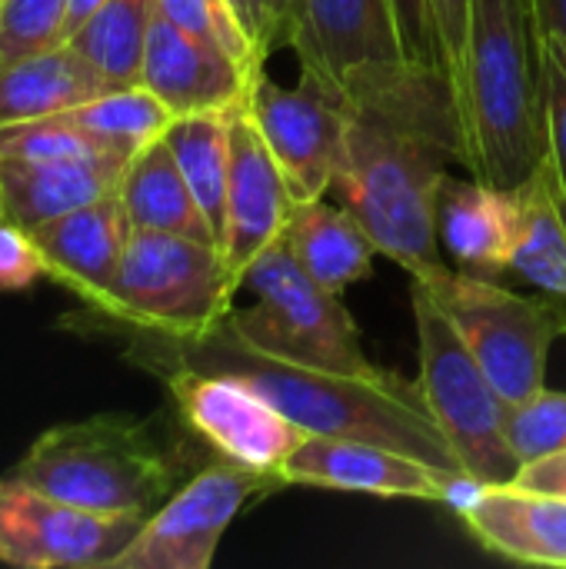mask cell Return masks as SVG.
<instances>
[{"mask_svg": "<svg viewBox=\"0 0 566 569\" xmlns=\"http://www.w3.org/2000/svg\"><path fill=\"white\" fill-rule=\"evenodd\" d=\"M457 513L487 553L530 567L566 569V497L514 483H480Z\"/></svg>", "mask_w": 566, "mask_h": 569, "instance_id": "obj_18", "label": "cell"}, {"mask_svg": "<svg viewBox=\"0 0 566 569\" xmlns=\"http://www.w3.org/2000/svg\"><path fill=\"white\" fill-rule=\"evenodd\" d=\"M520 197V237L510 273L534 283L566 323V213L564 187L544 157L537 170L514 187Z\"/></svg>", "mask_w": 566, "mask_h": 569, "instance_id": "obj_23", "label": "cell"}, {"mask_svg": "<svg viewBox=\"0 0 566 569\" xmlns=\"http://www.w3.org/2000/svg\"><path fill=\"white\" fill-rule=\"evenodd\" d=\"M0 220H3V213H0Z\"/></svg>", "mask_w": 566, "mask_h": 569, "instance_id": "obj_41", "label": "cell"}, {"mask_svg": "<svg viewBox=\"0 0 566 569\" xmlns=\"http://www.w3.org/2000/svg\"><path fill=\"white\" fill-rule=\"evenodd\" d=\"M107 90L100 70L70 43L0 63V127L67 113Z\"/></svg>", "mask_w": 566, "mask_h": 569, "instance_id": "obj_22", "label": "cell"}, {"mask_svg": "<svg viewBox=\"0 0 566 569\" xmlns=\"http://www.w3.org/2000/svg\"><path fill=\"white\" fill-rule=\"evenodd\" d=\"M394 7H397V20H400V30H404V37H407L410 53H414L424 67L440 70L437 33H434V17H430L427 0H394Z\"/></svg>", "mask_w": 566, "mask_h": 569, "instance_id": "obj_34", "label": "cell"}, {"mask_svg": "<svg viewBox=\"0 0 566 569\" xmlns=\"http://www.w3.org/2000/svg\"><path fill=\"white\" fill-rule=\"evenodd\" d=\"M437 230L440 247L457 260V270L497 280L514 267L520 197L514 187H494L477 177H447L437 207Z\"/></svg>", "mask_w": 566, "mask_h": 569, "instance_id": "obj_19", "label": "cell"}, {"mask_svg": "<svg viewBox=\"0 0 566 569\" xmlns=\"http://www.w3.org/2000/svg\"><path fill=\"white\" fill-rule=\"evenodd\" d=\"M143 520L147 517L83 510L7 477L0 480V563L17 569H110L133 543Z\"/></svg>", "mask_w": 566, "mask_h": 569, "instance_id": "obj_12", "label": "cell"}, {"mask_svg": "<svg viewBox=\"0 0 566 569\" xmlns=\"http://www.w3.org/2000/svg\"><path fill=\"white\" fill-rule=\"evenodd\" d=\"M67 117L90 137H97L110 153H120L127 160H133L143 147L157 143L177 120L173 110L143 83L107 90L67 110Z\"/></svg>", "mask_w": 566, "mask_h": 569, "instance_id": "obj_27", "label": "cell"}, {"mask_svg": "<svg viewBox=\"0 0 566 569\" xmlns=\"http://www.w3.org/2000/svg\"><path fill=\"white\" fill-rule=\"evenodd\" d=\"M107 0H67V40L77 27H83Z\"/></svg>", "mask_w": 566, "mask_h": 569, "instance_id": "obj_39", "label": "cell"}, {"mask_svg": "<svg viewBox=\"0 0 566 569\" xmlns=\"http://www.w3.org/2000/svg\"><path fill=\"white\" fill-rule=\"evenodd\" d=\"M280 240L304 273L337 297L364 283L377 257L360 220L344 203H327L324 197L297 203Z\"/></svg>", "mask_w": 566, "mask_h": 569, "instance_id": "obj_21", "label": "cell"}, {"mask_svg": "<svg viewBox=\"0 0 566 569\" xmlns=\"http://www.w3.org/2000/svg\"><path fill=\"white\" fill-rule=\"evenodd\" d=\"M234 10L240 13L244 27L250 30V37L257 40V47L264 50V57H270V40H267V13H264V0H230Z\"/></svg>", "mask_w": 566, "mask_h": 569, "instance_id": "obj_36", "label": "cell"}, {"mask_svg": "<svg viewBox=\"0 0 566 569\" xmlns=\"http://www.w3.org/2000/svg\"><path fill=\"white\" fill-rule=\"evenodd\" d=\"M410 303L420 363L417 387L440 433L477 483H510L520 470L507 440L510 403L490 383L454 320L420 280H410Z\"/></svg>", "mask_w": 566, "mask_h": 569, "instance_id": "obj_8", "label": "cell"}, {"mask_svg": "<svg viewBox=\"0 0 566 569\" xmlns=\"http://www.w3.org/2000/svg\"><path fill=\"white\" fill-rule=\"evenodd\" d=\"M280 487H317L387 500H424L460 507L480 483L460 470L437 467L417 453L357 440L307 433L277 473Z\"/></svg>", "mask_w": 566, "mask_h": 569, "instance_id": "obj_13", "label": "cell"}, {"mask_svg": "<svg viewBox=\"0 0 566 569\" xmlns=\"http://www.w3.org/2000/svg\"><path fill=\"white\" fill-rule=\"evenodd\" d=\"M254 80L257 73L237 63L230 53L177 27L160 10L153 13L140 83L153 90L173 110V117L237 110L247 100Z\"/></svg>", "mask_w": 566, "mask_h": 569, "instance_id": "obj_16", "label": "cell"}, {"mask_svg": "<svg viewBox=\"0 0 566 569\" xmlns=\"http://www.w3.org/2000/svg\"><path fill=\"white\" fill-rule=\"evenodd\" d=\"M163 363V383L190 433H197L220 460L277 480L280 467L307 433L264 393L227 370H203L180 360Z\"/></svg>", "mask_w": 566, "mask_h": 569, "instance_id": "obj_10", "label": "cell"}, {"mask_svg": "<svg viewBox=\"0 0 566 569\" xmlns=\"http://www.w3.org/2000/svg\"><path fill=\"white\" fill-rule=\"evenodd\" d=\"M287 47L300 80L347 113L427 130L454 143L464 163L457 97L440 70L410 53L394 0H294Z\"/></svg>", "mask_w": 566, "mask_h": 569, "instance_id": "obj_1", "label": "cell"}, {"mask_svg": "<svg viewBox=\"0 0 566 569\" xmlns=\"http://www.w3.org/2000/svg\"><path fill=\"white\" fill-rule=\"evenodd\" d=\"M544 67V157L550 160L566 193V43L540 33Z\"/></svg>", "mask_w": 566, "mask_h": 569, "instance_id": "obj_32", "label": "cell"}, {"mask_svg": "<svg viewBox=\"0 0 566 569\" xmlns=\"http://www.w3.org/2000/svg\"><path fill=\"white\" fill-rule=\"evenodd\" d=\"M280 483L267 473L217 460L177 487L140 527L110 569H210L234 517Z\"/></svg>", "mask_w": 566, "mask_h": 569, "instance_id": "obj_11", "label": "cell"}, {"mask_svg": "<svg viewBox=\"0 0 566 569\" xmlns=\"http://www.w3.org/2000/svg\"><path fill=\"white\" fill-rule=\"evenodd\" d=\"M237 290L240 283L220 247L163 230H133L123 263L93 313L147 340L200 343L230 317Z\"/></svg>", "mask_w": 566, "mask_h": 569, "instance_id": "obj_6", "label": "cell"}, {"mask_svg": "<svg viewBox=\"0 0 566 569\" xmlns=\"http://www.w3.org/2000/svg\"><path fill=\"white\" fill-rule=\"evenodd\" d=\"M510 483L524 487V490L550 493V497H566V450L530 460V463H520V470Z\"/></svg>", "mask_w": 566, "mask_h": 569, "instance_id": "obj_35", "label": "cell"}, {"mask_svg": "<svg viewBox=\"0 0 566 569\" xmlns=\"http://www.w3.org/2000/svg\"><path fill=\"white\" fill-rule=\"evenodd\" d=\"M264 13H267V40H270V50H277V47L287 43L294 0H264Z\"/></svg>", "mask_w": 566, "mask_h": 569, "instance_id": "obj_37", "label": "cell"}, {"mask_svg": "<svg viewBox=\"0 0 566 569\" xmlns=\"http://www.w3.org/2000/svg\"><path fill=\"white\" fill-rule=\"evenodd\" d=\"M247 110L290 187V197L297 203L327 197L337 180L350 113L314 83L300 80L297 87H284L267 77V70L257 73Z\"/></svg>", "mask_w": 566, "mask_h": 569, "instance_id": "obj_14", "label": "cell"}, {"mask_svg": "<svg viewBox=\"0 0 566 569\" xmlns=\"http://www.w3.org/2000/svg\"><path fill=\"white\" fill-rule=\"evenodd\" d=\"M564 213H566V197H564Z\"/></svg>", "mask_w": 566, "mask_h": 569, "instance_id": "obj_40", "label": "cell"}, {"mask_svg": "<svg viewBox=\"0 0 566 569\" xmlns=\"http://www.w3.org/2000/svg\"><path fill=\"white\" fill-rule=\"evenodd\" d=\"M464 170L524 183L544 160V67L534 0H470L460 83Z\"/></svg>", "mask_w": 566, "mask_h": 569, "instance_id": "obj_3", "label": "cell"}, {"mask_svg": "<svg viewBox=\"0 0 566 569\" xmlns=\"http://www.w3.org/2000/svg\"><path fill=\"white\" fill-rule=\"evenodd\" d=\"M294 207L297 200L244 100L230 117V177L220 240L224 260L240 287L247 267L284 237Z\"/></svg>", "mask_w": 566, "mask_h": 569, "instance_id": "obj_15", "label": "cell"}, {"mask_svg": "<svg viewBox=\"0 0 566 569\" xmlns=\"http://www.w3.org/2000/svg\"><path fill=\"white\" fill-rule=\"evenodd\" d=\"M117 193L137 230H163V233H180L220 247L207 213L200 210L193 190L187 187L173 160V150L163 137L143 147L127 163Z\"/></svg>", "mask_w": 566, "mask_h": 569, "instance_id": "obj_24", "label": "cell"}, {"mask_svg": "<svg viewBox=\"0 0 566 569\" xmlns=\"http://www.w3.org/2000/svg\"><path fill=\"white\" fill-rule=\"evenodd\" d=\"M507 440L520 463L566 450V393L537 390L507 410Z\"/></svg>", "mask_w": 566, "mask_h": 569, "instance_id": "obj_31", "label": "cell"}, {"mask_svg": "<svg viewBox=\"0 0 566 569\" xmlns=\"http://www.w3.org/2000/svg\"><path fill=\"white\" fill-rule=\"evenodd\" d=\"M450 163H460L457 147L427 130L380 117H347L334 193L370 233L377 253L414 280L447 270L437 207Z\"/></svg>", "mask_w": 566, "mask_h": 569, "instance_id": "obj_4", "label": "cell"}, {"mask_svg": "<svg viewBox=\"0 0 566 569\" xmlns=\"http://www.w3.org/2000/svg\"><path fill=\"white\" fill-rule=\"evenodd\" d=\"M420 283L454 320L464 343L510 407L547 387L550 350L566 333L564 317L550 300L514 293L500 280L464 273L457 267Z\"/></svg>", "mask_w": 566, "mask_h": 569, "instance_id": "obj_9", "label": "cell"}, {"mask_svg": "<svg viewBox=\"0 0 566 569\" xmlns=\"http://www.w3.org/2000/svg\"><path fill=\"white\" fill-rule=\"evenodd\" d=\"M133 230L120 193H110L33 227L30 237L43 253L47 277L93 310L113 283Z\"/></svg>", "mask_w": 566, "mask_h": 569, "instance_id": "obj_17", "label": "cell"}, {"mask_svg": "<svg viewBox=\"0 0 566 569\" xmlns=\"http://www.w3.org/2000/svg\"><path fill=\"white\" fill-rule=\"evenodd\" d=\"M93 153H110V150L83 127H77L67 113L0 127V160L43 163V160H70V157H93Z\"/></svg>", "mask_w": 566, "mask_h": 569, "instance_id": "obj_29", "label": "cell"}, {"mask_svg": "<svg viewBox=\"0 0 566 569\" xmlns=\"http://www.w3.org/2000/svg\"><path fill=\"white\" fill-rule=\"evenodd\" d=\"M67 43V0H0V63Z\"/></svg>", "mask_w": 566, "mask_h": 569, "instance_id": "obj_30", "label": "cell"}, {"mask_svg": "<svg viewBox=\"0 0 566 569\" xmlns=\"http://www.w3.org/2000/svg\"><path fill=\"white\" fill-rule=\"evenodd\" d=\"M163 360H180L203 370H227L264 393L287 420L304 433L320 437H357L417 453L437 467L460 470L457 453L440 433L417 380H404L390 370L377 377H350L334 370H317L290 360L260 353L234 340L224 327L200 343H163L153 340ZM470 477V473H467Z\"/></svg>", "mask_w": 566, "mask_h": 569, "instance_id": "obj_2", "label": "cell"}, {"mask_svg": "<svg viewBox=\"0 0 566 569\" xmlns=\"http://www.w3.org/2000/svg\"><path fill=\"white\" fill-rule=\"evenodd\" d=\"M127 157L93 153L70 160H0V213L3 220L33 230L77 207L120 190Z\"/></svg>", "mask_w": 566, "mask_h": 569, "instance_id": "obj_20", "label": "cell"}, {"mask_svg": "<svg viewBox=\"0 0 566 569\" xmlns=\"http://www.w3.org/2000/svg\"><path fill=\"white\" fill-rule=\"evenodd\" d=\"M157 10L167 20H173L177 27L190 30L193 37L220 47L247 70H254V73L264 70L267 57L257 47V40L250 37V30L244 27V20L230 0H157Z\"/></svg>", "mask_w": 566, "mask_h": 569, "instance_id": "obj_28", "label": "cell"}, {"mask_svg": "<svg viewBox=\"0 0 566 569\" xmlns=\"http://www.w3.org/2000/svg\"><path fill=\"white\" fill-rule=\"evenodd\" d=\"M244 287L257 297V303L250 310H230V317L220 323L234 340L277 360L317 370L350 377L384 373V367L364 353L354 313L337 293L324 290L304 273L284 240L267 247L247 267Z\"/></svg>", "mask_w": 566, "mask_h": 569, "instance_id": "obj_7", "label": "cell"}, {"mask_svg": "<svg viewBox=\"0 0 566 569\" xmlns=\"http://www.w3.org/2000/svg\"><path fill=\"white\" fill-rule=\"evenodd\" d=\"M157 0H107L83 27L70 33V47L87 57L110 90L133 87L143 77V53Z\"/></svg>", "mask_w": 566, "mask_h": 569, "instance_id": "obj_26", "label": "cell"}, {"mask_svg": "<svg viewBox=\"0 0 566 569\" xmlns=\"http://www.w3.org/2000/svg\"><path fill=\"white\" fill-rule=\"evenodd\" d=\"M10 477L83 510L150 517L177 490L180 463L147 420L97 413L43 430Z\"/></svg>", "mask_w": 566, "mask_h": 569, "instance_id": "obj_5", "label": "cell"}, {"mask_svg": "<svg viewBox=\"0 0 566 569\" xmlns=\"http://www.w3.org/2000/svg\"><path fill=\"white\" fill-rule=\"evenodd\" d=\"M537 7V27L547 37H557L566 43V0H534Z\"/></svg>", "mask_w": 566, "mask_h": 569, "instance_id": "obj_38", "label": "cell"}, {"mask_svg": "<svg viewBox=\"0 0 566 569\" xmlns=\"http://www.w3.org/2000/svg\"><path fill=\"white\" fill-rule=\"evenodd\" d=\"M230 117L234 110H203L187 113L170 123L163 140L173 150V160L193 190L200 210L207 213L217 243L224 240L227 213V177H230Z\"/></svg>", "mask_w": 566, "mask_h": 569, "instance_id": "obj_25", "label": "cell"}, {"mask_svg": "<svg viewBox=\"0 0 566 569\" xmlns=\"http://www.w3.org/2000/svg\"><path fill=\"white\" fill-rule=\"evenodd\" d=\"M40 277H47V263L30 230L0 220V290H30Z\"/></svg>", "mask_w": 566, "mask_h": 569, "instance_id": "obj_33", "label": "cell"}]
</instances>
